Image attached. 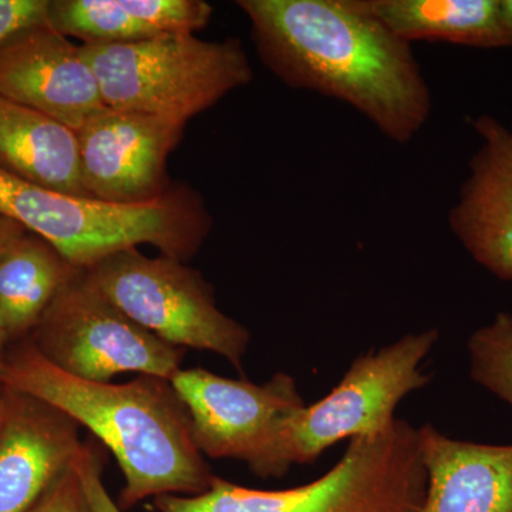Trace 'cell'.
<instances>
[{
  "mask_svg": "<svg viewBox=\"0 0 512 512\" xmlns=\"http://www.w3.org/2000/svg\"><path fill=\"white\" fill-rule=\"evenodd\" d=\"M205 0H49L47 23L82 45L133 43L207 28Z\"/></svg>",
  "mask_w": 512,
  "mask_h": 512,
  "instance_id": "cell-15",
  "label": "cell"
},
{
  "mask_svg": "<svg viewBox=\"0 0 512 512\" xmlns=\"http://www.w3.org/2000/svg\"><path fill=\"white\" fill-rule=\"evenodd\" d=\"M6 404H8V389L0 383V429L5 420Z\"/></svg>",
  "mask_w": 512,
  "mask_h": 512,
  "instance_id": "cell-25",
  "label": "cell"
},
{
  "mask_svg": "<svg viewBox=\"0 0 512 512\" xmlns=\"http://www.w3.org/2000/svg\"><path fill=\"white\" fill-rule=\"evenodd\" d=\"M23 232H26V229L18 224V222L0 217V248L5 247L8 242L19 237Z\"/></svg>",
  "mask_w": 512,
  "mask_h": 512,
  "instance_id": "cell-24",
  "label": "cell"
},
{
  "mask_svg": "<svg viewBox=\"0 0 512 512\" xmlns=\"http://www.w3.org/2000/svg\"><path fill=\"white\" fill-rule=\"evenodd\" d=\"M187 123L138 111L104 107L79 131L84 187L96 200L141 204L173 188L168 158Z\"/></svg>",
  "mask_w": 512,
  "mask_h": 512,
  "instance_id": "cell-10",
  "label": "cell"
},
{
  "mask_svg": "<svg viewBox=\"0 0 512 512\" xmlns=\"http://www.w3.org/2000/svg\"><path fill=\"white\" fill-rule=\"evenodd\" d=\"M190 416L192 439L211 458L245 461L255 476L269 478L282 424L305 406L293 377L276 373L264 384L180 369L170 379Z\"/></svg>",
  "mask_w": 512,
  "mask_h": 512,
  "instance_id": "cell-9",
  "label": "cell"
},
{
  "mask_svg": "<svg viewBox=\"0 0 512 512\" xmlns=\"http://www.w3.org/2000/svg\"><path fill=\"white\" fill-rule=\"evenodd\" d=\"M0 96L79 131L106 107L80 45L47 22L0 47Z\"/></svg>",
  "mask_w": 512,
  "mask_h": 512,
  "instance_id": "cell-11",
  "label": "cell"
},
{
  "mask_svg": "<svg viewBox=\"0 0 512 512\" xmlns=\"http://www.w3.org/2000/svg\"><path fill=\"white\" fill-rule=\"evenodd\" d=\"M89 512H123L119 504L111 500L109 491L103 483V461L100 453L89 443H83L82 450L74 460Z\"/></svg>",
  "mask_w": 512,
  "mask_h": 512,
  "instance_id": "cell-20",
  "label": "cell"
},
{
  "mask_svg": "<svg viewBox=\"0 0 512 512\" xmlns=\"http://www.w3.org/2000/svg\"><path fill=\"white\" fill-rule=\"evenodd\" d=\"M28 339L63 372L100 383L121 373L170 380L185 356L124 315L83 269L67 279Z\"/></svg>",
  "mask_w": 512,
  "mask_h": 512,
  "instance_id": "cell-8",
  "label": "cell"
},
{
  "mask_svg": "<svg viewBox=\"0 0 512 512\" xmlns=\"http://www.w3.org/2000/svg\"><path fill=\"white\" fill-rule=\"evenodd\" d=\"M256 53L292 89L343 101L396 144L412 143L433 110L412 45L359 0H239Z\"/></svg>",
  "mask_w": 512,
  "mask_h": 512,
  "instance_id": "cell-1",
  "label": "cell"
},
{
  "mask_svg": "<svg viewBox=\"0 0 512 512\" xmlns=\"http://www.w3.org/2000/svg\"><path fill=\"white\" fill-rule=\"evenodd\" d=\"M497 18L503 47H512V0H498Z\"/></svg>",
  "mask_w": 512,
  "mask_h": 512,
  "instance_id": "cell-23",
  "label": "cell"
},
{
  "mask_svg": "<svg viewBox=\"0 0 512 512\" xmlns=\"http://www.w3.org/2000/svg\"><path fill=\"white\" fill-rule=\"evenodd\" d=\"M0 171L49 190L92 198L83 183L76 131L2 96Z\"/></svg>",
  "mask_w": 512,
  "mask_h": 512,
  "instance_id": "cell-16",
  "label": "cell"
},
{
  "mask_svg": "<svg viewBox=\"0 0 512 512\" xmlns=\"http://www.w3.org/2000/svg\"><path fill=\"white\" fill-rule=\"evenodd\" d=\"M76 269L29 231L0 248V329L9 342L28 338Z\"/></svg>",
  "mask_w": 512,
  "mask_h": 512,
  "instance_id": "cell-17",
  "label": "cell"
},
{
  "mask_svg": "<svg viewBox=\"0 0 512 512\" xmlns=\"http://www.w3.org/2000/svg\"><path fill=\"white\" fill-rule=\"evenodd\" d=\"M470 124L481 144L448 225L478 265L512 282V131L488 114Z\"/></svg>",
  "mask_w": 512,
  "mask_h": 512,
  "instance_id": "cell-12",
  "label": "cell"
},
{
  "mask_svg": "<svg viewBox=\"0 0 512 512\" xmlns=\"http://www.w3.org/2000/svg\"><path fill=\"white\" fill-rule=\"evenodd\" d=\"M394 36L413 42L500 49L498 0H359Z\"/></svg>",
  "mask_w": 512,
  "mask_h": 512,
  "instance_id": "cell-18",
  "label": "cell"
},
{
  "mask_svg": "<svg viewBox=\"0 0 512 512\" xmlns=\"http://www.w3.org/2000/svg\"><path fill=\"white\" fill-rule=\"evenodd\" d=\"M427 485L419 512H512V444L451 439L419 429Z\"/></svg>",
  "mask_w": 512,
  "mask_h": 512,
  "instance_id": "cell-14",
  "label": "cell"
},
{
  "mask_svg": "<svg viewBox=\"0 0 512 512\" xmlns=\"http://www.w3.org/2000/svg\"><path fill=\"white\" fill-rule=\"evenodd\" d=\"M9 339L2 329H0V365H2L3 357L6 355V346H8Z\"/></svg>",
  "mask_w": 512,
  "mask_h": 512,
  "instance_id": "cell-26",
  "label": "cell"
},
{
  "mask_svg": "<svg viewBox=\"0 0 512 512\" xmlns=\"http://www.w3.org/2000/svg\"><path fill=\"white\" fill-rule=\"evenodd\" d=\"M470 375L512 406V313L500 312L467 342Z\"/></svg>",
  "mask_w": 512,
  "mask_h": 512,
  "instance_id": "cell-19",
  "label": "cell"
},
{
  "mask_svg": "<svg viewBox=\"0 0 512 512\" xmlns=\"http://www.w3.org/2000/svg\"><path fill=\"white\" fill-rule=\"evenodd\" d=\"M106 107L188 123L254 80L237 37L204 40L194 33L133 43L80 45Z\"/></svg>",
  "mask_w": 512,
  "mask_h": 512,
  "instance_id": "cell-5",
  "label": "cell"
},
{
  "mask_svg": "<svg viewBox=\"0 0 512 512\" xmlns=\"http://www.w3.org/2000/svg\"><path fill=\"white\" fill-rule=\"evenodd\" d=\"M124 315L177 348L217 353L242 370L251 333L218 308L210 282L185 262L124 249L83 269Z\"/></svg>",
  "mask_w": 512,
  "mask_h": 512,
  "instance_id": "cell-7",
  "label": "cell"
},
{
  "mask_svg": "<svg viewBox=\"0 0 512 512\" xmlns=\"http://www.w3.org/2000/svg\"><path fill=\"white\" fill-rule=\"evenodd\" d=\"M82 447L76 421L8 389L0 429V512H28L72 466Z\"/></svg>",
  "mask_w": 512,
  "mask_h": 512,
  "instance_id": "cell-13",
  "label": "cell"
},
{
  "mask_svg": "<svg viewBox=\"0 0 512 512\" xmlns=\"http://www.w3.org/2000/svg\"><path fill=\"white\" fill-rule=\"evenodd\" d=\"M28 512H89L74 461Z\"/></svg>",
  "mask_w": 512,
  "mask_h": 512,
  "instance_id": "cell-21",
  "label": "cell"
},
{
  "mask_svg": "<svg viewBox=\"0 0 512 512\" xmlns=\"http://www.w3.org/2000/svg\"><path fill=\"white\" fill-rule=\"evenodd\" d=\"M6 350L0 383L55 407L99 437L123 471L121 510L160 495L205 493L215 474L192 439L190 416L170 380L124 384L79 379L52 365L29 339Z\"/></svg>",
  "mask_w": 512,
  "mask_h": 512,
  "instance_id": "cell-2",
  "label": "cell"
},
{
  "mask_svg": "<svg viewBox=\"0 0 512 512\" xmlns=\"http://www.w3.org/2000/svg\"><path fill=\"white\" fill-rule=\"evenodd\" d=\"M0 217L45 239L79 269L140 245H153L161 255L187 262L214 224L204 198L187 185L174 184L154 201L117 204L49 190L3 171Z\"/></svg>",
  "mask_w": 512,
  "mask_h": 512,
  "instance_id": "cell-3",
  "label": "cell"
},
{
  "mask_svg": "<svg viewBox=\"0 0 512 512\" xmlns=\"http://www.w3.org/2000/svg\"><path fill=\"white\" fill-rule=\"evenodd\" d=\"M49 0H0V47L20 30L47 22Z\"/></svg>",
  "mask_w": 512,
  "mask_h": 512,
  "instance_id": "cell-22",
  "label": "cell"
},
{
  "mask_svg": "<svg viewBox=\"0 0 512 512\" xmlns=\"http://www.w3.org/2000/svg\"><path fill=\"white\" fill-rule=\"evenodd\" d=\"M437 340V329L409 333L353 360L323 399L305 404L284 421L272 451L269 478L285 476L292 464H312L339 441L387 429L404 397L429 383L420 366Z\"/></svg>",
  "mask_w": 512,
  "mask_h": 512,
  "instance_id": "cell-6",
  "label": "cell"
},
{
  "mask_svg": "<svg viewBox=\"0 0 512 512\" xmlns=\"http://www.w3.org/2000/svg\"><path fill=\"white\" fill-rule=\"evenodd\" d=\"M427 474L419 429L396 419L387 429L349 441L332 470L281 491L252 490L215 477L205 493L160 495L158 512H419Z\"/></svg>",
  "mask_w": 512,
  "mask_h": 512,
  "instance_id": "cell-4",
  "label": "cell"
}]
</instances>
